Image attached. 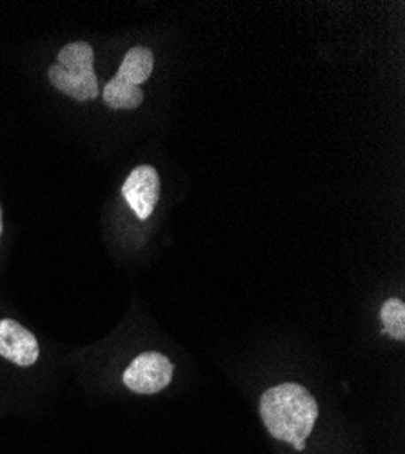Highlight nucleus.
<instances>
[{
    "instance_id": "obj_3",
    "label": "nucleus",
    "mask_w": 405,
    "mask_h": 454,
    "mask_svg": "<svg viewBox=\"0 0 405 454\" xmlns=\"http://www.w3.org/2000/svg\"><path fill=\"white\" fill-rule=\"evenodd\" d=\"M122 195L140 220L152 216L160 199V176L153 166L135 168L122 185Z\"/></svg>"
},
{
    "instance_id": "obj_8",
    "label": "nucleus",
    "mask_w": 405,
    "mask_h": 454,
    "mask_svg": "<svg viewBox=\"0 0 405 454\" xmlns=\"http://www.w3.org/2000/svg\"><path fill=\"white\" fill-rule=\"evenodd\" d=\"M380 318H382L386 333L401 342V340L405 338V304H403V300H400V298L386 300L382 309H380Z\"/></svg>"
},
{
    "instance_id": "obj_7",
    "label": "nucleus",
    "mask_w": 405,
    "mask_h": 454,
    "mask_svg": "<svg viewBox=\"0 0 405 454\" xmlns=\"http://www.w3.org/2000/svg\"><path fill=\"white\" fill-rule=\"evenodd\" d=\"M104 102L112 109H135L144 100L140 86H133L126 81L113 77L104 88Z\"/></svg>"
},
{
    "instance_id": "obj_1",
    "label": "nucleus",
    "mask_w": 405,
    "mask_h": 454,
    "mask_svg": "<svg viewBox=\"0 0 405 454\" xmlns=\"http://www.w3.org/2000/svg\"><path fill=\"white\" fill-rule=\"evenodd\" d=\"M261 419L268 433L297 450L306 449V440L313 433L318 419L315 396L300 384H278L261 398Z\"/></svg>"
},
{
    "instance_id": "obj_6",
    "label": "nucleus",
    "mask_w": 405,
    "mask_h": 454,
    "mask_svg": "<svg viewBox=\"0 0 405 454\" xmlns=\"http://www.w3.org/2000/svg\"><path fill=\"white\" fill-rule=\"evenodd\" d=\"M153 64H155V59L150 50L144 46L131 48L126 53L115 77L121 81H126L133 86H140L142 82L150 79V74L153 73Z\"/></svg>"
},
{
    "instance_id": "obj_2",
    "label": "nucleus",
    "mask_w": 405,
    "mask_h": 454,
    "mask_svg": "<svg viewBox=\"0 0 405 454\" xmlns=\"http://www.w3.org/2000/svg\"><path fill=\"white\" fill-rule=\"evenodd\" d=\"M171 360L157 351L138 355L124 371L122 382L136 395H157L173 380Z\"/></svg>"
},
{
    "instance_id": "obj_5",
    "label": "nucleus",
    "mask_w": 405,
    "mask_h": 454,
    "mask_svg": "<svg viewBox=\"0 0 405 454\" xmlns=\"http://www.w3.org/2000/svg\"><path fill=\"white\" fill-rule=\"evenodd\" d=\"M48 77L60 93L79 102L93 100L100 93L95 69H66L58 64H53L48 71Z\"/></svg>"
},
{
    "instance_id": "obj_4",
    "label": "nucleus",
    "mask_w": 405,
    "mask_h": 454,
    "mask_svg": "<svg viewBox=\"0 0 405 454\" xmlns=\"http://www.w3.org/2000/svg\"><path fill=\"white\" fill-rule=\"evenodd\" d=\"M41 348L31 331L17 320H0V356L19 367H31L39 360Z\"/></svg>"
},
{
    "instance_id": "obj_9",
    "label": "nucleus",
    "mask_w": 405,
    "mask_h": 454,
    "mask_svg": "<svg viewBox=\"0 0 405 454\" xmlns=\"http://www.w3.org/2000/svg\"><path fill=\"white\" fill-rule=\"evenodd\" d=\"M93 48L88 43H71L58 51V66L66 69H93Z\"/></svg>"
},
{
    "instance_id": "obj_10",
    "label": "nucleus",
    "mask_w": 405,
    "mask_h": 454,
    "mask_svg": "<svg viewBox=\"0 0 405 454\" xmlns=\"http://www.w3.org/2000/svg\"><path fill=\"white\" fill-rule=\"evenodd\" d=\"M3 230H4V225H3V207H0V237H3Z\"/></svg>"
}]
</instances>
